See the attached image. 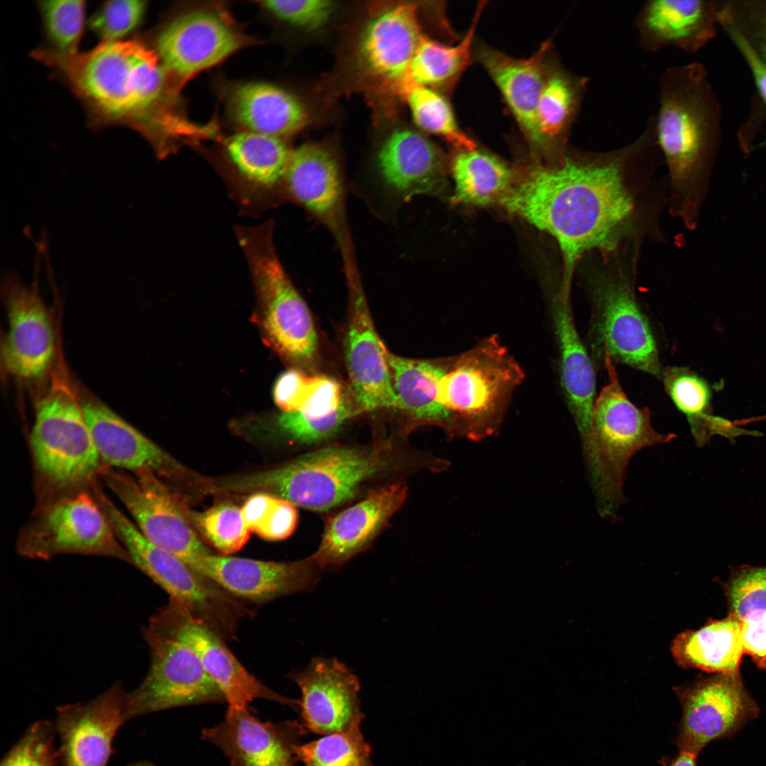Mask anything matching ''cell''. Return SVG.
I'll list each match as a JSON object with an SVG mask.
<instances>
[{"mask_svg": "<svg viewBox=\"0 0 766 766\" xmlns=\"http://www.w3.org/2000/svg\"><path fill=\"white\" fill-rule=\"evenodd\" d=\"M731 615L740 621L766 611V567H743L727 586Z\"/></svg>", "mask_w": 766, "mask_h": 766, "instance_id": "f6af8a7d", "label": "cell"}, {"mask_svg": "<svg viewBox=\"0 0 766 766\" xmlns=\"http://www.w3.org/2000/svg\"><path fill=\"white\" fill-rule=\"evenodd\" d=\"M17 551L30 559L50 560L61 555L111 557L133 565L92 492L68 493L40 505L22 528Z\"/></svg>", "mask_w": 766, "mask_h": 766, "instance_id": "9c48e42d", "label": "cell"}, {"mask_svg": "<svg viewBox=\"0 0 766 766\" xmlns=\"http://www.w3.org/2000/svg\"><path fill=\"white\" fill-rule=\"evenodd\" d=\"M244 37L221 13L195 9L160 30L155 52L167 71L182 79L209 68L244 45Z\"/></svg>", "mask_w": 766, "mask_h": 766, "instance_id": "d6986e66", "label": "cell"}, {"mask_svg": "<svg viewBox=\"0 0 766 766\" xmlns=\"http://www.w3.org/2000/svg\"><path fill=\"white\" fill-rule=\"evenodd\" d=\"M260 4L279 20L312 30L328 23L336 8L335 2L326 0H270Z\"/></svg>", "mask_w": 766, "mask_h": 766, "instance_id": "bcb514c9", "label": "cell"}, {"mask_svg": "<svg viewBox=\"0 0 766 766\" xmlns=\"http://www.w3.org/2000/svg\"><path fill=\"white\" fill-rule=\"evenodd\" d=\"M552 43L545 41L532 56L515 58L487 45L474 48V56L491 77L538 158L540 138L536 111L553 56Z\"/></svg>", "mask_w": 766, "mask_h": 766, "instance_id": "cb8c5ba5", "label": "cell"}, {"mask_svg": "<svg viewBox=\"0 0 766 766\" xmlns=\"http://www.w3.org/2000/svg\"><path fill=\"white\" fill-rule=\"evenodd\" d=\"M603 361L608 382L595 398L590 432L582 443L598 510L602 516H610L623 500L625 472L633 455L668 443L675 435L654 430L649 409L628 398L608 354Z\"/></svg>", "mask_w": 766, "mask_h": 766, "instance_id": "277c9868", "label": "cell"}, {"mask_svg": "<svg viewBox=\"0 0 766 766\" xmlns=\"http://www.w3.org/2000/svg\"><path fill=\"white\" fill-rule=\"evenodd\" d=\"M401 99L408 105L420 129L438 136L458 150H474L475 142L460 127L448 99L438 91L411 85Z\"/></svg>", "mask_w": 766, "mask_h": 766, "instance_id": "f35d334b", "label": "cell"}, {"mask_svg": "<svg viewBox=\"0 0 766 766\" xmlns=\"http://www.w3.org/2000/svg\"><path fill=\"white\" fill-rule=\"evenodd\" d=\"M354 413L353 407L345 400L335 413L321 419L307 418L296 411L282 412L278 418V425L294 440L309 443L331 435Z\"/></svg>", "mask_w": 766, "mask_h": 766, "instance_id": "7dc6e473", "label": "cell"}, {"mask_svg": "<svg viewBox=\"0 0 766 766\" xmlns=\"http://www.w3.org/2000/svg\"><path fill=\"white\" fill-rule=\"evenodd\" d=\"M652 150L646 131L609 152L567 150L554 163L529 168L499 203L555 239L563 286L571 287L584 255L595 250L612 253L635 233L638 205L628 172Z\"/></svg>", "mask_w": 766, "mask_h": 766, "instance_id": "6da1fadb", "label": "cell"}, {"mask_svg": "<svg viewBox=\"0 0 766 766\" xmlns=\"http://www.w3.org/2000/svg\"><path fill=\"white\" fill-rule=\"evenodd\" d=\"M228 108L247 131L280 138L299 131L309 120L307 109L297 97L268 83L238 86L230 95Z\"/></svg>", "mask_w": 766, "mask_h": 766, "instance_id": "4dcf8cb0", "label": "cell"}, {"mask_svg": "<svg viewBox=\"0 0 766 766\" xmlns=\"http://www.w3.org/2000/svg\"><path fill=\"white\" fill-rule=\"evenodd\" d=\"M311 377L292 369L281 374L275 382L273 397L283 412L297 411L306 397Z\"/></svg>", "mask_w": 766, "mask_h": 766, "instance_id": "f907efd6", "label": "cell"}, {"mask_svg": "<svg viewBox=\"0 0 766 766\" xmlns=\"http://www.w3.org/2000/svg\"><path fill=\"white\" fill-rule=\"evenodd\" d=\"M296 754L303 766H374L360 727L300 744Z\"/></svg>", "mask_w": 766, "mask_h": 766, "instance_id": "60d3db41", "label": "cell"}, {"mask_svg": "<svg viewBox=\"0 0 766 766\" xmlns=\"http://www.w3.org/2000/svg\"><path fill=\"white\" fill-rule=\"evenodd\" d=\"M633 24L638 45L647 52L673 48L693 53L711 35V8L699 0H649Z\"/></svg>", "mask_w": 766, "mask_h": 766, "instance_id": "83f0119b", "label": "cell"}, {"mask_svg": "<svg viewBox=\"0 0 766 766\" xmlns=\"http://www.w3.org/2000/svg\"><path fill=\"white\" fill-rule=\"evenodd\" d=\"M418 6L401 2L373 11L360 30L354 50L356 75L368 91L401 99L408 71L423 37Z\"/></svg>", "mask_w": 766, "mask_h": 766, "instance_id": "7c38bea8", "label": "cell"}, {"mask_svg": "<svg viewBox=\"0 0 766 766\" xmlns=\"http://www.w3.org/2000/svg\"><path fill=\"white\" fill-rule=\"evenodd\" d=\"M353 293L344 340L347 370L358 409H398L388 363V351L379 337L358 289Z\"/></svg>", "mask_w": 766, "mask_h": 766, "instance_id": "603a6c76", "label": "cell"}, {"mask_svg": "<svg viewBox=\"0 0 766 766\" xmlns=\"http://www.w3.org/2000/svg\"><path fill=\"white\" fill-rule=\"evenodd\" d=\"M83 413L105 465L133 473L150 470L157 475L182 471L164 450L96 397L81 396Z\"/></svg>", "mask_w": 766, "mask_h": 766, "instance_id": "d4e9b609", "label": "cell"}, {"mask_svg": "<svg viewBox=\"0 0 766 766\" xmlns=\"http://www.w3.org/2000/svg\"><path fill=\"white\" fill-rule=\"evenodd\" d=\"M143 636L150 662L141 682L128 692L129 720L180 706L226 701L188 646L147 626L143 628Z\"/></svg>", "mask_w": 766, "mask_h": 766, "instance_id": "4fadbf2b", "label": "cell"}, {"mask_svg": "<svg viewBox=\"0 0 766 766\" xmlns=\"http://www.w3.org/2000/svg\"><path fill=\"white\" fill-rule=\"evenodd\" d=\"M345 401L336 380L325 375L313 376L306 397L296 411L307 418L321 419L335 413Z\"/></svg>", "mask_w": 766, "mask_h": 766, "instance_id": "c3c4849f", "label": "cell"}, {"mask_svg": "<svg viewBox=\"0 0 766 766\" xmlns=\"http://www.w3.org/2000/svg\"><path fill=\"white\" fill-rule=\"evenodd\" d=\"M631 278L628 269L620 265L598 267L587 273L594 348L602 357L607 353L612 362L661 378L656 342Z\"/></svg>", "mask_w": 766, "mask_h": 766, "instance_id": "ba28073f", "label": "cell"}, {"mask_svg": "<svg viewBox=\"0 0 766 766\" xmlns=\"http://www.w3.org/2000/svg\"><path fill=\"white\" fill-rule=\"evenodd\" d=\"M721 17L723 25L748 63L759 91L766 102V63L759 57L745 36L738 28L732 16L724 13L720 15Z\"/></svg>", "mask_w": 766, "mask_h": 766, "instance_id": "f5cc1de1", "label": "cell"}, {"mask_svg": "<svg viewBox=\"0 0 766 766\" xmlns=\"http://www.w3.org/2000/svg\"><path fill=\"white\" fill-rule=\"evenodd\" d=\"M183 511L191 524L223 555L238 552L249 540L251 532L241 508L233 504L222 503L203 512L192 511L183 506Z\"/></svg>", "mask_w": 766, "mask_h": 766, "instance_id": "b9f144b4", "label": "cell"}, {"mask_svg": "<svg viewBox=\"0 0 766 766\" xmlns=\"http://www.w3.org/2000/svg\"><path fill=\"white\" fill-rule=\"evenodd\" d=\"M665 391L676 407L686 416L692 435L703 444L714 434L735 436L733 422L711 413V390L707 382L688 368L667 367L662 372Z\"/></svg>", "mask_w": 766, "mask_h": 766, "instance_id": "8d00e7d4", "label": "cell"}, {"mask_svg": "<svg viewBox=\"0 0 766 766\" xmlns=\"http://www.w3.org/2000/svg\"><path fill=\"white\" fill-rule=\"evenodd\" d=\"M226 149L239 173L262 187H270L285 176L292 153L280 138L247 131L230 137Z\"/></svg>", "mask_w": 766, "mask_h": 766, "instance_id": "74e56055", "label": "cell"}, {"mask_svg": "<svg viewBox=\"0 0 766 766\" xmlns=\"http://www.w3.org/2000/svg\"><path fill=\"white\" fill-rule=\"evenodd\" d=\"M38 60L63 74L96 123L129 126L162 149L168 72L154 50L123 40Z\"/></svg>", "mask_w": 766, "mask_h": 766, "instance_id": "7a4b0ae2", "label": "cell"}, {"mask_svg": "<svg viewBox=\"0 0 766 766\" xmlns=\"http://www.w3.org/2000/svg\"><path fill=\"white\" fill-rule=\"evenodd\" d=\"M307 731L297 721L263 722L248 708H228L223 721L201 731L231 766H296V749Z\"/></svg>", "mask_w": 766, "mask_h": 766, "instance_id": "7402d4cb", "label": "cell"}, {"mask_svg": "<svg viewBox=\"0 0 766 766\" xmlns=\"http://www.w3.org/2000/svg\"><path fill=\"white\" fill-rule=\"evenodd\" d=\"M46 48L35 52L55 57L77 54L85 21V2L81 0L40 1Z\"/></svg>", "mask_w": 766, "mask_h": 766, "instance_id": "ab89813d", "label": "cell"}, {"mask_svg": "<svg viewBox=\"0 0 766 766\" xmlns=\"http://www.w3.org/2000/svg\"><path fill=\"white\" fill-rule=\"evenodd\" d=\"M679 664L709 672L737 674L743 652L740 621L733 615L678 635L672 646Z\"/></svg>", "mask_w": 766, "mask_h": 766, "instance_id": "836d02e7", "label": "cell"}, {"mask_svg": "<svg viewBox=\"0 0 766 766\" xmlns=\"http://www.w3.org/2000/svg\"><path fill=\"white\" fill-rule=\"evenodd\" d=\"M523 373L494 337L450 365L439 382L438 400L453 418L457 435L480 439L492 434Z\"/></svg>", "mask_w": 766, "mask_h": 766, "instance_id": "8992f818", "label": "cell"}, {"mask_svg": "<svg viewBox=\"0 0 766 766\" xmlns=\"http://www.w3.org/2000/svg\"><path fill=\"white\" fill-rule=\"evenodd\" d=\"M450 168L455 184L453 204H499L515 181L513 171L504 162L477 148L457 150Z\"/></svg>", "mask_w": 766, "mask_h": 766, "instance_id": "e575fe53", "label": "cell"}, {"mask_svg": "<svg viewBox=\"0 0 766 766\" xmlns=\"http://www.w3.org/2000/svg\"><path fill=\"white\" fill-rule=\"evenodd\" d=\"M127 766H156L152 762L148 760H140L135 762H133Z\"/></svg>", "mask_w": 766, "mask_h": 766, "instance_id": "9f6ffc18", "label": "cell"}, {"mask_svg": "<svg viewBox=\"0 0 766 766\" xmlns=\"http://www.w3.org/2000/svg\"><path fill=\"white\" fill-rule=\"evenodd\" d=\"M284 177L293 196L318 216H328L340 201L342 187L338 165L321 144L307 143L292 150Z\"/></svg>", "mask_w": 766, "mask_h": 766, "instance_id": "1f68e13d", "label": "cell"}, {"mask_svg": "<svg viewBox=\"0 0 766 766\" xmlns=\"http://www.w3.org/2000/svg\"><path fill=\"white\" fill-rule=\"evenodd\" d=\"M387 465L376 451L326 448L272 470L230 479L218 488L265 492L294 506L325 511L353 497L364 482Z\"/></svg>", "mask_w": 766, "mask_h": 766, "instance_id": "5b68a950", "label": "cell"}, {"mask_svg": "<svg viewBox=\"0 0 766 766\" xmlns=\"http://www.w3.org/2000/svg\"><path fill=\"white\" fill-rule=\"evenodd\" d=\"M695 755L685 751H680L679 755L670 766H696Z\"/></svg>", "mask_w": 766, "mask_h": 766, "instance_id": "db71d44e", "label": "cell"}, {"mask_svg": "<svg viewBox=\"0 0 766 766\" xmlns=\"http://www.w3.org/2000/svg\"><path fill=\"white\" fill-rule=\"evenodd\" d=\"M146 626L188 646L223 693L228 708H247L252 700L262 699L299 711V700L277 693L249 672L223 638L177 600L170 598Z\"/></svg>", "mask_w": 766, "mask_h": 766, "instance_id": "5bb4252c", "label": "cell"}, {"mask_svg": "<svg viewBox=\"0 0 766 766\" xmlns=\"http://www.w3.org/2000/svg\"><path fill=\"white\" fill-rule=\"evenodd\" d=\"M127 721L128 691L119 680L89 701L57 706L58 765L109 766L114 738Z\"/></svg>", "mask_w": 766, "mask_h": 766, "instance_id": "e0dca14e", "label": "cell"}, {"mask_svg": "<svg viewBox=\"0 0 766 766\" xmlns=\"http://www.w3.org/2000/svg\"><path fill=\"white\" fill-rule=\"evenodd\" d=\"M190 567L234 597L260 604L311 591L320 578L319 568L311 557L274 562L209 553Z\"/></svg>", "mask_w": 766, "mask_h": 766, "instance_id": "44dd1931", "label": "cell"}, {"mask_svg": "<svg viewBox=\"0 0 766 766\" xmlns=\"http://www.w3.org/2000/svg\"><path fill=\"white\" fill-rule=\"evenodd\" d=\"M484 7V1L477 6L468 30L456 45H445L423 35L409 67V87L435 90L453 87L471 62L474 35Z\"/></svg>", "mask_w": 766, "mask_h": 766, "instance_id": "d590c367", "label": "cell"}, {"mask_svg": "<svg viewBox=\"0 0 766 766\" xmlns=\"http://www.w3.org/2000/svg\"><path fill=\"white\" fill-rule=\"evenodd\" d=\"M702 79L696 65L666 68L653 116L655 141L667 167L674 199L684 195L700 165L706 140Z\"/></svg>", "mask_w": 766, "mask_h": 766, "instance_id": "8fae6325", "label": "cell"}, {"mask_svg": "<svg viewBox=\"0 0 766 766\" xmlns=\"http://www.w3.org/2000/svg\"><path fill=\"white\" fill-rule=\"evenodd\" d=\"M301 692L299 700L302 724L318 735L348 731L360 727L358 678L335 658H313L304 669L291 672Z\"/></svg>", "mask_w": 766, "mask_h": 766, "instance_id": "ffe728a7", "label": "cell"}, {"mask_svg": "<svg viewBox=\"0 0 766 766\" xmlns=\"http://www.w3.org/2000/svg\"><path fill=\"white\" fill-rule=\"evenodd\" d=\"M30 443L41 504L89 489L104 465L62 363L37 403Z\"/></svg>", "mask_w": 766, "mask_h": 766, "instance_id": "3957f363", "label": "cell"}, {"mask_svg": "<svg viewBox=\"0 0 766 766\" xmlns=\"http://www.w3.org/2000/svg\"><path fill=\"white\" fill-rule=\"evenodd\" d=\"M764 420H766V415H764V416H762L754 417V418H747V419L735 421H733V423H734V424L736 426H743V425H745V424H747V423H751V422H756V421H764Z\"/></svg>", "mask_w": 766, "mask_h": 766, "instance_id": "11a10c76", "label": "cell"}, {"mask_svg": "<svg viewBox=\"0 0 766 766\" xmlns=\"http://www.w3.org/2000/svg\"><path fill=\"white\" fill-rule=\"evenodd\" d=\"M398 409L414 420L442 426L457 435L452 414L438 400L439 382L445 369L431 361L408 359L388 353Z\"/></svg>", "mask_w": 766, "mask_h": 766, "instance_id": "d6a6232c", "label": "cell"}, {"mask_svg": "<svg viewBox=\"0 0 766 766\" xmlns=\"http://www.w3.org/2000/svg\"><path fill=\"white\" fill-rule=\"evenodd\" d=\"M682 704L678 746L696 756L710 742L736 734L760 713L738 673L696 683L685 692Z\"/></svg>", "mask_w": 766, "mask_h": 766, "instance_id": "ac0fdd59", "label": "cell"}, {"mask_svg": "<svg viewBox=\"0 0 766 766\" xmlns=\"http://www.w3.org/2000/svg\"><path fill=\"white\" fill-rule=\"evenodd\" d=\"M111 523L133 566L220 636L234 638L239 623L252 615L248 608L181 559L149 541L123 513L113 514Z\"/></svg>", "mask_w": 766, "mask_h": 766, "instance_id": "52a82bcc", "label": "cell"}, {"mask_svg": "<svg viewBox=\"0 0 766 766\" xmlns=\"http://www.w3.org/2000/svg\"><path fill=\"white\" fill-rule=\"evenodd\" d=\"M1 291L9 328L1 349L6 372L25 380L48 373L56 357L55 333L48 311L36 283L25 284L18 275L7 272Z\"/></svg>", "mask_w": 766, "mask_h": 766, "instance_id": "2e32d148", "label": "cell"}, {"mask_svg": "<svg viewBox=\"0 0 766 766\" xmlns=\"http://www.w3.org/2000/svg\"><path fill=\"white\" fill-rule=\"evenodd\" d=\"M271 234L262 226L240 235L257 292L261 325L279 355L304 363L316 352L317 333L306 302L275 253Z\"/></svg>", "mask_w": 766, "mask_h": 766, "instance_id": "30bf717a", "label": "cell"}, {"mask_svg": "<svg viewBox=\"0 0 766 766\" xmlns=\"http://www.w3.org/2000/svg\"><path fill=\"white\" fill-rule=\"evenodd\" d=\"M407 488L395 484L373 492L341 511L327 524L310 557L319 569L335 570L361 551L406 498Z\"/></svg>", "mask_w": 766, "mask_h": 766, "instance_id": "484cf974", "label": "cell"}, {"mask_svg": "<svg viewBox=\"0 0 766 766\" xmlns=\"http://www.w3.org/2000/svg\"><path fill=\"white\" fill-rule=\"evenodd\" d=\"M550 313L559 349L561 386L568 409L584 440L591 428L596 377L574 321L570 292L558 289L551 299Z\"/></svg>", "mask_w": 766, "mask_h": 766, "instance_id": "f1b7e54d", "label": "cell"}, {"mask_svg": "<svg viewBox=\"0 0 766 766\" xmlns=\"http://www.w3.org/2000/svg\"><path fill=\"white\" fill-rule=\"evenodd\" d=\"M740 637L744 653L766 670V611L741 620Z\"/></svg>", "mask_w": 766, "mask_h": 766, "instance_id": "816d5d0a", "label": "cell"}, {"mask_svg": "<svg viewBox=\"0 0 766 766\" xmlns=\"http://www.w3.org/2000/svg\"><path fill=\"white\" fill-rule=\"evenodd\" d=\"M589 79L566 70L552 56L536 111L540 138L538 159L543 164L559 160L585 98Z\"/></svg>", "mask_w": 766, "mask_h": 766, "instance_id": "f546056e", "label": "cell"}, {"mask_svg": "<svg viewBox=\"0 0 766 766\" xmlns=\"http://www.w3.org/2000/svg\"><path fill=\"white\" fill-rule=\"evenodd\" d=\"M296 522L297 512L294 505L274 496L253 533L267 540H280L294 532Z\"/></svg>", "mask_w": 766, "mask_h": 766, "instance_id": "681fc988", "label": "cell"}, {"mask_svg": "<svg viewBox=\"0 0 766 766\" xmlns=\"http://www.w3.org/2000/svg\"><path fill=\"white\" fill-rule=\"evenodd\" d=\"M53 723L37 721L24 731L2 759L0 766H59Z\"/></svg>", "mask_w": 766, "mask_h": 766, "instance_id": "7bdbcfd3", "label": "cell"}, {"mask_svg": "<svg viewBox=\"0 0 766 766\" xmlns=\"http://www.w3.org/2000/svg\"><path fill=\"white\" fill-rule=\"evenodd\" d=\"M377 162L387 185L403 199L438 194L445 189V157L419 132L407 128L394 131L381 146Z\"/></svg>", "mask_w": 766, "mask_h": 766, "instance_id": "4316f807", "label": "cell"}, {"mask_svg": "<svg viewBox=\"0 0 766 766\" xmlns=\"http://www.w3.org/2000/svg\"><path fill=\"white\" fill-rule=\"evenodd\" d=\"M98 477L124 504L152 543L189 566L210 553L187 518L182 504L155 472L144 470L130 474L104 465Z\"/></svg>", "mask_w": 766, "mask_h": 766, "instance_id": "9a60e30c", "label": "cell"}, {"mask_svg": "<svg viewBox=\"0 0 766 766\" xmlns=\"http://www.w3.org/2000/svg\"><path fill=\"white\" fill-rule=\"evenodd\" d=\"M146 7L139 0L106 1L91 17L89 28L102 42L123 40L140 25Z\"/></svg>", "mask_w": 766, "mask_h": 766, "instance_id": "ee69618b", "label": "cell"}]
</instances>
